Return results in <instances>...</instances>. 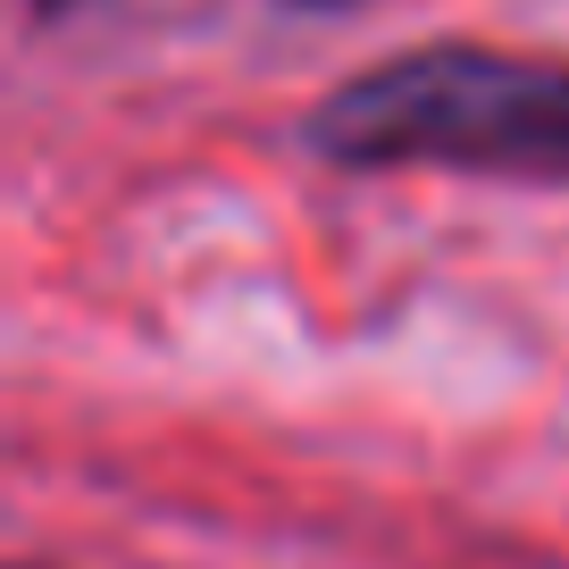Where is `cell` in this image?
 <instances>
[{
	"instance_id": "obj_2",
	"label": "cell",
	"mask_w": 569,
	"mask_h": 569,
	"mask_svg": "<svg viewBox=\"0 0 569 569\" xmlns=\"http://www.w3.org/2000/svg\"><path fill=\"white\" fill-rule=\"evenodd\" d=\"M293 9H343V0H293Z\"/></svg>"
},
{
	"instance_id": "obj_1",
	"label": "cell",
	"mask_w": 569,
	"mask_h": 569,
	"mask_svg": "<svg viewBox=\"0 0 569 569\" xmlns=\"http://www.w3.org/2000/svg\"><path fill=\"white\" fill-rule=\"evenodd\" d=\"M302 142L336 168H461L569 184V59L427 42L343 76L302 118Z\"/></svg>"
}]
</instances>
